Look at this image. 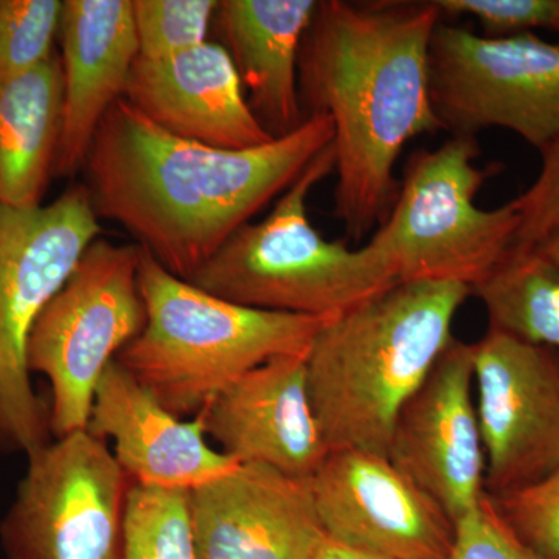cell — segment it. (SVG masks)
I'll return each mask as SVG.
<instances>
[{
  "instance_id": "cell-1",
  "label": "cell",
  "mask_w": 559,
  "mask_h": 559,
  "mask_svg": "<svg viewBox=\"0 0 559 559\" xmlns=\"http://www.w3.org/2000/svg\"><path fill=\"white\" fill-rule=\"evenodd\" d=\"M329 116L249 150H219L160 130L124 98L84 160L98 218L114 221L176 277L189 280L235 231L282 197L333 142Z\"/></svg>"
},
{
  "instance_id": "cell-2",
  "label": "cell",
  "mask_w": 559,
  "mask_h": 559,
  "mask_svg": "<svg viewBox=\"0 0 559 559\" xmlns=\"http://www.w3.org/2000/svg\"><path fill=\"white\" fill-rule=\"evenodd\" d=\"M440 20L433 2H318L301 44L300 105L333 121L334 216L349 241L388 218L404 146L443 131L429 75Z\"/></svg>"
},
{
  "instance_id": "cell-3",
  "label": "cell",
  "mask_w": 559,
  "mask_h": 559,
  "mask_svg": "<svg viewBox=\"0 0 559 559\" xmlns=\"http://www.w3.org/2000/svg\"><path fill=\"white\" fill-rule=\"evenodd\" d=\"M469 296L459 283H396L320 329L307 377L330 451L388 457L401 407L454 341Z\"/></svg>"
},
{
  "instance_id": "cell-4",
  "label": "cell",
  "mask_w": 559,
  "mask_h": 559,
  "mask_svg": "<svg viewBox=\"0 0 559 559\" xmlns=\"http://www.w3.org/2000/svg\"><path fill=\"white\" fill-rule=\"evenodd\" d=\"M139 286L146 323L116 360L180 418L197 417L231 382L267 360L307 356L330 320L219 299L176 277L142 248Z\"/></svg>"
},
{
  "instance_id": "cell-5",
  "label": "cell",
  "mask_w": 559,
  "mask_h": 559,
  "mask_svg": "<svg viewBox=\"0 0 559 559\" xmlns=\"http://www.w3.org/2000/svg\"><path fill=\"white\" fill-rule=\"evenodd\" d=\"M334 173L331 145L305 168L266 218L224 242L189 280L197 288L252 310L334 319L395 280L367 246L326 240L311 224L312 190Z\"/></svg>"
},
{
  "instance_id": "cell-6",
  "label": "cell",
  "mask_w": 559,
  "mask_h": 559,
  "mask_svg": "<svg viewBox=\"0 0 559 559\" xmlns=\"http://www.w3.org/2000/svg\"><path fill=\"white\" fill-rule=\"evenodd\" d=\"M471 135H451L436 150L412 154L388 218L367 248L396 283H459L476 288L516 245L521 216L514 201L480 209L477 194L500 165H477Z\"/></svg>"
},
{
  "instance_id": "cell-7",
  "label": "cell",
  "mask_w": 559,
  "mask_h": 559,
  "mask_svg": "<svg viewBox=\"0 0 559 559\" xmlns=\"http://www.w3.org/2000/svg\"><path fill=\"white\" fill-rule=\"evenodd\" d=\"M100 234L84 183L38 207L0 205V451L28 457L51 441L49 409L31 382L28 337Z\"/></svg>"
},
{
  "instance_id": "cell-8",
  "label": "cell",
  "mask_w": 559,
  "mask_h": 559,
  "mask_svg": "<svg viewBox=\"0 0 559 559\" xmlns=\"http://www.w3.org/2000/svg\"><path fill=\"white\" fill-rule=\"evenodd\" d=\"M139 261L138 245L97 238L33 326L28 370L50 382L55 439L87 429L103 373L145 326Z\"/></svg>"
},
{
  "instance_id": "cell-9",
  "label": "cell",
  "mask_w": 559,
  "mask_h": 559,
  "mask_svg": "<svg viewBox=\"0 0 559 559\" xmlns=\"http://www.w3.org/2000/svg\"><path fill=\"white\" fill-rule=\"evenodd\" d=\"M0 544L9 559H123L134 481L108 441L79 430L28 455Z\"/></svg>"
},
{
  "instance_id": "cell-10",
  "label": "cell",
  "mask_w": 559,
  "mask_h": 559,
  "mask_svg": "<svg viewBox=\"0 0 559 559\" xmlns=\"http://www.w3.org/2000/svg\"><path fill=\"white\" fill-rule=\"evenodd\" d=\"M429 75L433 110L451 135L500 128L538 151L559 139V40L485 38L440 22Z\"/></svg>"
},
{
  "instance_id": "cell-11",
  "label": "cell",
  "mask_w": 559,
  "mask_h": 559,
  "mask_svg": "<svg viewBox=\"0 0 559 559\" xmlns=\"http://www.w3.org/2000/svg\"><path fill=\"white\" fill-rule=\"evenodd\" d=\"M485 491L507 495L559 468V353L489 329L474 342Z\"/></svg>"
},
{
  "instance_id": "cell-12",
  "label": "cell",
  "mask_w": 559,
  "mask_h": 559,
  "mask_svg": "<svg viewBox=\"0 0 559 559\" xmlns=\"http://www.w3.org/2000/svg\"><path fill=\"white\" fill-rule=\"evenodd\" d=\"M310 487L331 543L390 559H450L455 522L389 457L330 451Z\"/></svg>"
},
{
  "instance_id": "cell-13",
  "label": "cell",
  "mask_w": 559,
  "mask_h": 559,
  "mask_svg": "<svg viewBox=\"0 0 559 559\" xmlns=\"http://www.w3.org/2000/svg\"><path fill=\"white\" fill-rule=\"evenodd\" d=\"M388 457L457 524L479 507L485 451L474 400V344L455 340L401 407Z\"/></svg>"
},
{
  "instance_id": "cell-14",
  "label": "cell",
  "mask_w": 559,
  "mask_h": 559,
  "mask_svg": "<svg viewBox=\"0 0 559 559\" xmlns=\"http://www.w3.org/2000/svg\"><path fill=\"white\" fill-rule=\"evenodd\" d=\"M198 559H311L322 540L310 479L246 463L189 491Z\"/></svg>"
},
{
  "instance_id": "cell-15",
  "label": "cell",
  "mask_w": 559,
  "mask_h": 559,
  "mask_svg": "<svg viewBox=\"0 0 559 559\" xmlns=\"http://www.w3.org/2000/svg\"><path fill=\"white\" fill-rule=\"evenodd\" d=\"M205 436L238 465L310 479L329 455L308 389L307 356H280L242 374L200 412Z\"/></svg>"
},
{
  "instance_id": "cell-16",
  "label": "cell",
  "mask_w": 559,
  "mask_h": 559,
  "mask_svg": "<svg viewBox=\"0 0 559 559\" xmlns=\"http://www.w3.org/2000/svg\"><path fill=\"white\" fill-rule=\"evenodd\" d=\"M87 430L112 441L121 469L142 487L191 491L238 466L210 444L201 415L171 414L117 360L95 390Z\"/></svg>"
},
{
  "instance_id": "cell-17",
  "label": "cell",
  "mask_w": 559,
  "mask_h": 559,
  "mask_svg": "<svg viewBox=\"0 0 559 559\" xmlns=\"http://www.w3.org/2000/svg\"><path fill=\"white\" fill-rule=\"evenodd\" d=\"M123 98L160 130L212 148L249 150L275 140L250 109L219 43L164 60L138 58Z\"/></svg>"
},
{
  "instance_id": "cell-18",
  "label": "cell",
  "mask_w": 559,
  "mask_h": 559,
  "mask_svg": "<svg viewBox=\"0 0 559 559\" xmlns=\"http://www.w3.org/2000/svg\"><path fill=\"white\" fill-rule=\"evenodd\" d=\"M62 124L55 176L83 170L103 119L139 58L132 0H62Z\"/></svg>"
},
{
  "instance_id": "cell-19",
  "label": "cell",
  "mask_w": 559,
  "mask_h": 559,
  "mask_svg": "<svg viewBox=\"0 0 559 559\" xmlns=\"http://www.w3.org/2000/svg\"><path fill=\"white\" fill-rule=\"evenodd\" d=\"M318 0H219L213 27L229 53L250 109L283 138L307 120L299 58Z\"/></svg>"
},
{
  "instance_id": "cell-20",
  "label": "cell",
  "mask_w": 559,
  "mask_h": 559,
  "mask_svg": "<svg viewBox=\"0 0 559 559\" xmlns=\"http://www.w3.org/2000/svg\"><path fill=\"white\" fill-rule=\"evenodd\" d=\"M62 124L58 50L35 68L0 81V205L43 204L55 176Z\"/></svg>"
},
{
  "instance_id": "cell-21",
  "label": "cell",
  "mask_w": 559,
  "mask_h": 559,
  "mask_svg": "<svg viewBox=\"0 0 559 559\" xmlns=\"http://www.w3.org/2000/svg\"><path fill=\"white\" fill-rule=\"evenodd\" d=\"M489 329L559 353V264L536 249L516 250L471 289Z\"/></svg>"
},
{
  "instance_id": "cell-22",
  "label": "cell",
  "mask_w": 559,
  "mask_h": 559,
  "mask_svg": "<svg viewBox=\"0 0 559 559\" xmlns=\"http://www.w3.org/2000/svg\"><path fill=\"white\" fill-rule=\"evenodd\" d=\"M123 559H198L189 491L132 485Z\"/></svg>"
},
{
  "instance_id": "cell-23",
  "label": "cell",
  "mask_w": 559,
  "mask_h": 559,
  "mask_svg": "<svg viewBox=\"0 0 559 559\" xmlns=\"http://www.w3.org/2000/svg\"><path fill=\"white\" fill-rule=\"evenodd\" d=\"M219 0H132L139 58L164 60L207 43Z\"/></svg>"
},
{
  "instance_id": "cell-24",
  "label": "cell",
  "mask_w": 559,
  "mask_h": 559,
  "mask_svg": "<svg viewBox=\"0 0 559 559\" xmlns=\"http://www.w3.org/2000/svg\"><path fill=\"white\" fill-rule=\"evenodd\" d=\"M61 10L60 0H0V81L57 51Z\"/></svg>"
},
{
  "instance_id": "cell-25",
  "label": "cell",
  "mask_w": 559,
  "mask_h": 559,
  "mask_svg": "<svg viewBox=\"0 0 559 559\" xmlns=\"http://www.w3.org/2000/svg\"><path fill=\"white\" fill-rule=\"evenodd\" d=\"M491 499L521 543L540 558H559V468L536 484Z\"/></svg>"
},
{
  "instance_id": "cell-26",
  "label": "cell",
  "mask_w": 559,
  "mask_h": 559,
  "mask_svg": "<svg viewBox=\"0 0 559 559\" xmlns=\"http://www.w3.org/2000/svg\"><path fill=\"white\" fill-rule=\"evenodd\" d=\"M559 0H433L451 16H469L479 22L485 38H513L554 28Z\"/></svg>"
},
{
  "instance_id": "cell-27",
  "label": "cell",
  "mask_w": 559,
  "mask_h": 559,
  "mask_svg": "<svg viewBox=\"0 0 559 559\" xmlns=\"http://www.w3.org/2000/svg\"><path fill=\"white\" fill-rule=\"evenodd\" d=\"M450 559H544L511 532L495 502L485 496L477 509L455 524Z\"/></svg>"
},
{
  "instance_id": "cell-28",
  "label": "cell",
  "mask_w": 559,
  "mask_h": 559,
  "mask_svg": "<svg viewBox=\"0 0 559 559\" xmlns=\"http://www.w3.org/2000/svg\"><path fill=\"white\" fill-rule=\"evenodd\" d=\"M539 154L540 170L535 182L513 200L521 216L516 250L535 249L559 229V139Z\"/></svg>"
},
{
  "instance_id": "cell-29",
  "label": "cell",
  "mask_w": 559,
  "mask_h": 559,
  "mask_svg": "<svg viewBox=\"0 0 559 559\" xmlns=\"http://www.w3.org/2000/svg\"><path fill=\"white\" fill-rule=\"evenodd\" d=\"M311 559H390L377 557V555L366 554V551L348 549L340 544L323 539L322 544L314 551Z\"/></svg>"
},
{
  "instance_id": "cell-30",
  "label": "cell",
  "mask_w": 559,
  "mask_h": 559,
  "mask_svg": "<svg viewBox=\"0 0 559 559\" xmlns=\"http://www.w3.org/2000/svg\"><path fill=\"white\" fill-rule=\"evenodd\" d=\"M544 257L559 264V229L550 234L549 237L544 238L535 248Z\"/></svg>"
},
{
  "instance_id": "cell-31",
  "label": "cell",
  "mask_w": 559,
  "mask_h": 559,
  "mask_svg": "<svg viewBox=\"0 0 559 559\" xmlns=\"http://www.w3.org/2000/svg\"><path fill=\"white\" fill-rule=\"evenodd\" d=\"M551 31H555L559 35V2H558V13H557V20H555L554 28Z\"/></svg>"
},
{
  "instance_id": "cell-32",
  "label": "cell",
  "mask_w": 559,
  "mask_h": 559,
  "mask_svg": "<svg viewBox=\"0 0 559 559\" xmlns=\"http://www.w3.org/2000/svg\"><path fill=\"white\" fill-rule=\"evenodd\" d=\"M559 559V558H558Z\"/></svg>"
}]
</instances>
